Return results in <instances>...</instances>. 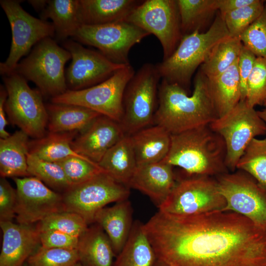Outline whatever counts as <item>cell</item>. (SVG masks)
I'll return each instance as SVG.
<instances>
[{"label": "cell", "instance_id": "6da1fadb", "mask_svg": "<svg viewBox=\"0 0 266 266\" xmlns=\"http://www.w3.org/2000/svg\"><path fill=\"white\" fill-rule=\"evenodd\" d=\"M143 229L157 259L174 266H266V230L233 211H159Z\"/></svg>", "mask_w": 266, "mask_h": 266}, {"label": "cell", "instance_id": "7a4b0ae2", "mask_svg": "<svg viewBox=\"0 0 266 266\" xmlns=\"http://www.w3.org/2000/svg\"><path fill=\"white\" fill-rule=\"evenodd\" d=\"M218 117L207 78L199 70L191 95L179 85L162 80L154 125L163 127L172 135L209 125Z\"/></svg>", "mask_w": 266, "mask_h": 266}, {"label": "cell", "instance_id": "3957f363", "mask_svg": "<svg viewBox=\"0 0 266 266\" xmlns=\"http://www.w3.org/2000/svg\"><path fill=\"white\" fill-rule=\"evenodd\" d=\"M223 138L209 125L171 135L169 151L163 160L191 175L218 176L228 172Z\"/></svg>", "mask_w": 266, "mask_h": 266}, {"label": "cell", "instance_id": "277c9868", "mask_svg": "<svg viewBox=\"0 0 266 266\" xmlns=\"http://www.w3.org/2000/svg\"><path fill=\"white\" fill-rule=\"evenodd\" d=\"M230 36L219 12L206 32L196 31L183 36L172 55L156 65L161 78L179 85L189 93L196 70L204 63L217 43Z\"/></svg>", "mask_w": 266, "mask_h": 266}, {"label": "cell", "instance_id": "5b68a950", "mask_svg": "<svg viewBox=\"0 0 266 266\" xmlns=\"http://www.w3.org/2000/svg\"><path fill=\"white\" fill-rule=\"evenodd\" d=\"M70 53L53 37L37 43L28 56L18 64L14 71L33 82L42 96L51 99L67 90L65 66Z\"/></svg>", "mask_w": 266, "mask_h": 266}, {"label": "cell", "instance_id": "8992f818", "mask_svg": "<svg viewBox=\"0 0 266 266\" xmlns=\"http://www.w3.org/2000/svg\"><path fill=\"white\" fill-rule=\"evenodd\" d=\"M160 78L156 65L146 63L128 83L123 96V115L120 122L125 134L131 135L154 125Z\"/></svg>", "mask_w": 266, "mask_h": 266}, {"label": "cell", "instance_id": "52a82bcc", "mask_svg": "<svg viewBox=\"0 0 266 266\" xmlns=\"http://www.w3.org/2000/svg\"><path fill=\"white\" fill-rule=\"evenodd\" d=\"M2 76L7 94L5 109L10 122L29 137H43L48 117L40 91L31 88L27 80L15 71Z\"/></svg>", "mask_w": 266, "mask_h": 266}, {"label": "cell", "instance_id": "ba28073f", "mask_svg": "<svg viewBox=\"0 0 266 266\" xmlns=\"http://www.w3.org/2000/svg\"><path fill=\"white\" fill-rule=\"evenodd\" d=\"M226 205L216 180L208 176L194 175L176 182L158 207L159 211L166 214L189 216L223 210Z\"/></svg>", "mask_w": 266, "mask_h": 266}, {"label": "cell", "instance_id": "9c48e42d", "mask_svg": "<svg viewBox=\"0 0 266 266\" xmlns=\"http://www.w3.org/2000/svg\"><path fill=\"white\" fill-rule=\"evenodd\" d=\"M134 73L133 66L128 65L97 85L80 90H67L51 98V102L83 106L120 123L124 93Z\"/></svg>", "mask_w": 266, "mask_h": 266}, {"label": "cell", "instance_id": "30bf717a", "mask_svg": "<svg viewBox=\"0 0 266 266\" xmlns=\"http://www.w3.org/2000/svg\"><path fill=\"white\" fill-rule=\"evenodd\" d=\"M223 139L226 149V165L234 172L237 164L250 142L266 134V125L254 107L240 100L227 113L209 124Z\"/></svg>", "mask_w": 266, "mask_h": 266}, {"label": "cell", "instance_id": "8fae6325", "mask_svg": "<svg viewBox=\"0 0 266 266\" xmlns=\"http://www.w3.org/2000/svg\"><path fill=\"white\" fill-rule=\"evenodd\" d=\"M0 4L8 20L12 33L9 55L0 64V72L3 75L14 71L21 58L37 43L45 38L54 36L55 29L52 23L35 18L26 11L19 0H1Z\"/></svg>", "mask_w": 266, "mask_h": 266}, {"label": "cell", "instance_id": "7c38bea8", "mask_svg": "<svg viewBox=\"0 0 266 266\" xmlns=\"http://www.w3.org/2000/svg\"><path fill=\"white\" fill-rule=\"evenodd\" d=\"M129 188L101 172L62 194L65 210L79 214L88 224L94 223L97 212L107 204L128 200Z\"/></svg>", "mask_w": 266, "mask_h": 266}, {"label": "cell", "instance_id": "4fadbf2b", "mask_svg": "<svg viewBox=\"0 0 266 266\" xmlns=\"http://www.w3.org/2000/svg\"><path fill=\"white\" fill-rule=\"evenodd\" d=\"M126 21L157 37L163 60L172 55L183 37L177 0H143Z\"/></svg>", "mask_w": 266, "mask_h": 266}, {"label": "cell", "instance_id": "5bb4252c", "mask_svg": "<svg viewBox=\"0 0 266 266\" xmlns=\"http://www.w3.org/2000/svg\"><path fill=\"white\" fill-rule=\"evenodd\" d=\"M149 34L137 26L122 21L100 25H82L73 38L98 49L114 63L128 65L131 48Z\"/></svg>", "mask_w": 266, "mask_h": 266}, {"label": "cell", "instance_id": "9a60e30c", "mask_svg": "<svg viewBox=\"0 0 266 266\" xmlns=\"http://www.w3.org/2000/svg\"><path fill=\"white\" fill-rule=\"evenodd\" d=\"M216 180L226 202L222 211L235 212L266 228V191L252 177L239 170L220 175Z\"/></svg>", "mask_w": 266, "mask_h": 266}, {"label": "cell", "instance_id": "2e32d148", "mask_svg": "<svg viewBox=\"0 0 266 266\" xmlns=\"http://www.w3.org/2000/svg\"><path fill=\"white\" fill-rule=\"evenodd\" d=\"M63 45L72 60L66 73L68 90H80L97 85L127 66L114 63L99 51L72 39L65 40Z\"/></svg>", "mask_w": 266, "mask_h": 266}, {"label": "cell", "instance_id": "e0dca14e", "mask_svg": "<svg viewBox=\"0 0 266 266\" xmlns=\"http://www.w3.org/2000/svg\"><path fill=\"white\" fill-rule=\"evenodd\" d=\"M17 223L34 224L51 214L65 211L62 194L50 189L34 176L15 177Z\"/></svg>", "mask_w": 266, "mask_h": 266}, {"label": "cell", "instance_id": "ac0fdd59", "mask_svg": "<svg viewBox=\"0 0 266 266\" xmlns=\"http://www.w3.org/2000/svg\"><path fill=\"white\" fill-rule=\"evenodd\" d=\"M125 135L120 123L101 115L77 134L71 146L76 153L98 164L109 149Z\"/></svg>", "mask_w": 266, "mask_h": 266}, {"label": "cell", "instance_id": "d6986e66", "mask_svg": "<svg viewBox=\"0 0 266 266\" xmlns=\"http://www.w3.org/2000/svg\"><path fill=\"white\" fill-rule=\"evenodd\" d=\"M0 226L2 232L0 266H23L40 243L36 225L0 221Z\"/></svg>", "mask_w": 266, "mask_h": 266}, {"label": "cell", "instance_id": "ffe728a7", "mask_svg": "<svg viewBox=\"0 0 266 266\" xmlns=\"http://www.w3.org/2000/svg\"><path fill=\"white\" fill-rule=\"evenodd\" d=\"M172 167L163 161L137 166L129 186L148 196L159 207L175 185Z\"/></svg>", "mask_w": 266, "mask_h": 266}, {"label": "cell", "instance_id": "44dd1931", "mask_svg": "<svg viewBox=\"0 0 266 266\" xmlns=\"http://www.w3.org/2000/svg\"><path fill=\"white\" fill-rule=\"evenodd\" d=\"M143 0H79L78 14L81 25H100L126 21Z\"/></svg>", "mask_w": 266, "mask_h": 266}, {"label": "cell", "instance_id": "7402d4cb", "mask_svg": "<svg viewBox=\"0 0 266 266\" xmlns=\"http://www.w3.org/2000/svg\"><path fill=\"white\" fill-rule=\"evenodd\" d=\"M109 237L115 257L121 252L130 235L133 223V208L128 200L99 210L95 218Z\"/></svg>", "mask_w": 266, "mask_h": 266}, {"label": "cell", "instance_id": "603a6c76", "mask_svg": "<svg viewBox=\"0 0 266 266\" xmlns=\"http://www.w3.org/2000/svg\"><path fill=\"white\" fill-rule=\"evenodd\" d=\"M130 136L137 166L162 161L169 151L171 134L162 126L153 125Z\"/></svg>", "mask_w": 266, "mask_h": 266}, {"label": "cell", "instance_id": "cb8c5ba5", "mask_svg": "<svg viewBox=\"0 0 266 266\" xmlns=\"http://www.w3.org/2000/svg\"><path fill=\"white\" fill-rule=\"evenodd\" d=\"M29 136L19 130L5 138H0L1 177L31 176L28 172Z\"/></svg>", "mask_w": 266, "mask_h": 266}, {"label": "cell", "instance_id": "d4e9b609", "mask_svg": "<svg viewBox=\"0 0 266 266\" xmlns=\"http://www.w3.org/2000/svg\"><path fill=\"white\" fill-rule=\"evenodd\" d=\"M46 107L50 133H81L101 115L87 108L73 104L51 102Z\"/></svg>", "mask_w": 266, "mask_h": 266}, {"label": "cell", "instance_id": "484cf974", "mask_svg": "<svg viewBox=\"0 0 266 266\" xmlns=\"http://www.w3.org/2000/svg\"><path fill=\"white\" fill-rule=\"evenodd\" d=\"M79 262L85 266H112L115 257L111 241L98 224L88 227L80 236Z\"/></svg>", "mask_w": 266, "mask_h": 266}, {"label": "cell", "instance_id": "4316f807", "mask_svg": "<svg viewBox=\"0 0 266 266\" xmlns=\"http://www.w3.org/2000/svg\"><path fill=\"white\" fill-rule=\"evenodd\" d=\"M98 165L116 181L129 187L137 166L130 136L125 134L109 149Z\"/></svg>", "mask_w": 266, "mask_h": 266}, {"label": "cell", "instance_id": "83f0119b", "mask_svg": "<svg viewBox=\"0 0 266 266\" xmlns=\"http://www.w3.org/2000/svg\"><path fill=\"white\" fill-rule=\"evenodd\" d=\"M207 81L218 117L227 113L240 101L238 61L220 75L207 78Z\"/></svg>", "mask_w": 266, "mask_h": 266}, {"label": "cell", "instance_id": "f1b7e54d", "mask_svg": "<svg viewBox=\"0 0 266 266\" xmlns=\"http://www.w3.org/2000/svg\"><path fill=\"white\" fill-rule=\"evenodd\" d=\"M79 0H48L40 12L41 19H50L57 39L73 37L82 26L78 14Z\"/></svg>", "mask_w": 266, "mask_h": 266}, {"label": "cell", "instance_id": "f546056e", "mask_svg": "<svg viewBox=\"0 0 266 266\" xmlns=\"http://www.w3.org/2000/svg\"><path fill=\"white\" fill-rule=\"evenodd\" d=\"M157 258L143 229V224L135 221L129 238L116 256L112 266H153Z\"/></svg>", "mask_w": 266, "mask_h": 266}, {"label": "cell", "instance_id": "4dcf8cb0", "mask_svg": "<svg viewBox=\"0 0 266 266\" xmlns=\"http://www.w3.org/2000/svg\"><path fill=\"white\" fill-rule=\"evenodd\" d=\"M78 133V132H48L40 138L30 141L29 153L41 160L51 162H57L69 156L82 157L71 146Z\"/></svg>", "mask_w": 266, "mask_h": 266}, {"label": "cell", "instance_id": "1f68e13d", "mask_svg": "<svg viewBox=\"0 0 266 266\" xmlns=\"http://www.w3.org/2000/svg\"><path fill=\"white\" fill-rule=\"evenodd\" d=\"M242 46L240 37L230 36L221 40L211 49L199 70L208 79L220 75L238 61Z\"/></svg>", "mask_w": 266, "mask_h": 266}, {"label": "cell", "instance_id": "d6a6232c", "mask_svg": "<svg viewBox=\"0 0 266 266\" xmlns=\"http://www.w3.org/2000/svg\"><path fill=\"white\" fill-rule=\"evenodd\" d=\"M183 36L201 29L218 11V0H177Z\"/></svg>", "mask_w": 266, "mask_h": 266}, {"label": "cell", "instance_id": "836d02e7", "mask_svg": "<svg viewBox=\"0 0 266 266\" xmlns=\"http://www.w3.org/2000/svg\"><path fill=\"white\" fill-rule=\"evenodd\" d=\"M236 169L248 174L266 191V138L252 139L239 159Z\"/></svg>", "mask_w": 266, "mask_h": 266}, {"label": "cell", "instance_id": "e575fe53", "mask_svg": "<svg viewBox=\"0 0 266 266\" xmlns=\"http://www.w3.org/2000/svg\"><path fill=\"white\" fill-rule=\"evenodd\" d=\"M27 162L30 175L38 178L47 186L62 194L71 187L58 163L41 160L30 153Z\"/></svg>", "mask_w": 266, "mask_h": 266}, {"label": "cell", "instance_id": "d590c367", "mask_svg": "<svg viewBox=\"0 0 266 266\" xmlns=\"http://www.w3.org/2000/svg\"><path fill=\"white\" fill-rule=\"evenodd\" d=\"M88 224L79 214L62 211L51 214L37 223L39 232L54 230L80 237L88 228Z\"/></svg>", "mask_w": 266, "mask_h": 266}, {"label": "cell", "instance_id": "8d00e7d4", "mask_svg": "<svg viewBox=\"0 0 266 266\" xmlns=\"http://www.w3.org/2000/svg\"><path fill=\"white\" fill-rule=\"evenodd\" d=\"M265 5V0H256L251 4L221 15L230 36L240 37L261 15Z\"/></svg>", "mask_w": 266, "mask_h": 266}, {"label": "cell", "instance_id": "74e56055", "mask_svg": "<svg viewBox=\"0 0 266 266\" xmlns=\"http://www.w3.org/2000/svg\"><path fill=\"white\" fill-rule=\"evenodd\" d=\"M56 163L62 167L71 187L105 171L98 164L83 156H69Z\"/></svg>", "mask_w": 266, "mask_h": 266}, {"label": "cell", "instance_id": "f35d334b", "mask_svg": "<svg viewBox=\"0 0 266 266\" xmlns=\"http://www.w3.org/2000/svg\"><path fill=\"white\" fill-rule=\"evenodd\" d=\"M79 262L77 249L41 246L27 260V266H72Z\"/></svg>", "mask_w": 266, "mask_h": 266}, {"label": "cell", "instance_id": "ab89813d", "mask_svg": "<svg viewBox=\"0 0 266 266\" xmlns=\"http://www.w3.org/2000/svg\"><path fill=\"white\" fill-rule=\"evenodd\" d=\"M266 99V59L257 57L247 80V96L248 106L263 105Z\"/></svg>", "mask_w": 266, "mask_h": 266}, {"label": "cell", "instance_id": "60d3db41", "mask_svg": "<svg viewBox=\"0 0 266 266\" xmlns=\"http://www.w3.org/2000/svg\"><path fill=\"white\" fill-rule=\"evenodd\" d=\"M243 45L257 57L266 59V3L259 17L240 35Z\"/></svg>", "mask_w": 266, "mask_h": 266}, {"label": "cell", "instance_id": "b9f144b4", "mask_svg": "<svg viewBox=\"0 0 266 266\" xmlns=\"http://www.w3.org/2000/svg\"><path fill=\"white\" fill-rule=\"evenodd\" d=\"M16 190L5 178L0 179V221H12L16 217Z\"/></svg>", "mask_w": 266, "mask_h": 266}, {"label": "cell", "instance_id": "7bdbcfd3", "mask_svg": "<svg viewBox=\"0 0 266 266\" xmlns=\"http://www.w3.org/2000/svg\"><path fill=\"white\" fill-rule=\"evenodd\" d=\"M39 233L40 244L42 247L77 249L79 237L54 230Z\"/></svg>", "mask_w": 266, "mask_h": 266}, {"label": "cell", "instance_id": "ee69618b", "mask_svg": "<svg viewBox=\"0 0 266 266\" xmlns=\"http://www.w3.org/2000/svg\"><path fill=\"white\" fill-rule=\"evenodd\" d=\"M256 58L252 52L243 45L238 60V71L241 92L240 100H246L247 80L252 70Z\"/></svg>", "mask_w": 266, "mask_h": 266}, {"label": "cell", "instance_id": "f6af8a7d", "mask_svg": "<svg viewBox=\"0 0 266 266\" xmlns=\"http://www.w3.org/2000/svg\"><path fill=\"white\" fill-rule=\"evenodd\" d=\"M256 0H218V9L222 16L255 2Z\"/></svg>", "mask_w": 266, "mask_h": 266}, {"label": "cell", "instance_id": "bcb514c9", "mask_svg": "<svg viewBox=\"0 0 266 266\" xmlns=\"http://www.w3.org/2000/svg\"><path fill=\"white\" fill-rule=\"evenodd\" d=\"M6 90L3 85H0V138H5L8 137L10 134L6 130L8 122L6 118L5 103L7 99Z\"/></svg>", "mask_w": 266, "mask_h": 266}, {"label": "cell", "instance_id": "7dc6e473", "mask_svg": "<svg viewBox=\"0 0 266 266\" xmlns=\"http://www.w3.org/2000/svg\"><path fill=\"white\" fill-rule=\"evenodd\" d=\"M153 266H174L165 261L156 259Z\"/></svg>", "mask_w": 266, "mask_h": 266}, {"label": "cell", "instance_id": "c3c4849f", "mask_svg": "<svg viewBox=\"0 0 266 266\" xmlns=\"http://www.w3.org/2000/svg\"><path fill=\"white\" fill-rule=\"evenodd\" d=\"M260 117L264 121L266 125V107L262 110L257 111Z\"/></svg>", "mask_w": 266, "mask_h": 266}, {"label": "cell", "instance_id": "681fc988", "mask_svg": "<svg viewBox=\"0 0 266 266\" xmlns=\"http://www.w3.org/2000/svg\"><path fill=\"white\" fill-rule=\"evenodd\" d=\"M72 266H85L83 265L80 262H78V263H76L75 264H74V265Z\"/></svg>", "mask_w": 266, "mask_h": 266}, {"label": "cell", "instance_id": "f907efd6", "mask_svg": "<svg viewBox=\"0 0 266 266\" xmlns=\"http://www.w3.org/2000/svg\"><path fill=\"white\" fill-rule=\"evenodd\" d=\"M263 106H265V107H266V99L263 104Z\"/></svg>", "mask_w": 266, "mask_h": 266}, {"label": "cell", "instance_id": "816d5d0a", "mask_svg": "<svg viewBox=\"0 0 266 266\" xmlns=\"http://www.w3.org/2000/svg\"><path fill=\"white\" fill-rule=\"evenodd\" d=\"M265 3H266V0H265Z\"/></svg>", "mask_w": 266, "mask_h": 266}, {"label": "cell", "instance_id": "f5cc1de1", "mask_svg": "<svg viewBox=\"0 0 266 266\" xmlns=\"http://www.w3.org/2000/svg\"></svg>", "mask_w": 266, "mask_h": 266}, {"label": "cell", "instance_id": "db71d44e", "mask_svg": "<svg viewBox=\"0 0 266 266\" xmlns=\"http://www.w3.org/2000/svg\"></svg>", "mask_w": 266, "mask_h": 266}]
</instances>
